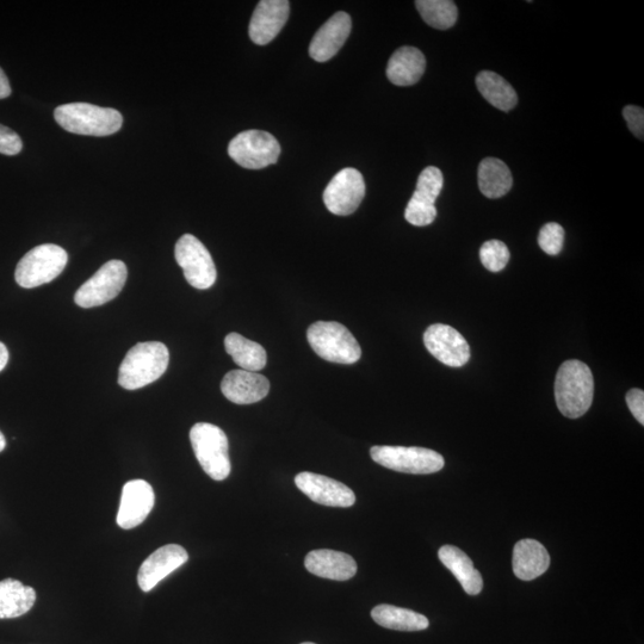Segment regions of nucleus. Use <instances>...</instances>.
I'll return each instance as SVG.
<instances>
[{
    "label": "nucleus",
    "instance_id": "nucleus-2",
    "mask_svg": "<svg viewBox=\"0 0 644 644\" xmlns=\"http://www.w3.org/2000/svg\"><path fill=\"white\" fill-rule=\"evenodd\" d=\"M170 354L160 342L139 343L127 352L119 370V385L127 390L156 382L169 367Z\"/></svg>",
    "mask_w": 644,
    "mask_h": 644
},
{
    "label": "nucleus",
    "instance_id": "nucleus-20",
    "mask_svg": "<svg viewBox=\"0 0 644 644\" xmlns=\"http://www.w3.org/2000/svg\"><path fill=\"white\" fill-rule=\"evenodd\" d=\"M512 565L518 579L531 581L548 571L550 556L540 542L526 538L516 544Z\"/></svg>",
    "mask_w": 644,
    "mask_h": 644
},
{
    "label": "nucleus",
    "instance_id": "nucleus-11",
    "mask_svg": "<svg viewBox=\"0 0 644 644\" xmlns=\"http://www.w3.org/2000/svg\"><path fill=\"white\" fill-rule=\"evenodd\" d=\"M365 196L362 173L356 169H344L333 177L324 193L325 206L338 216L355 213Z\"/></svg>",
    "mask_w": 644,
    "mask_h": 644
},
{
    "label": "nucleus",
    "instance_id": "nucleus-39",
    "mask_svg": "<svg viewBox=\"0 0 644 644\" xmlns=\"http://www.w3.org/2000/svg\"><path fill=\"white\" fill-rule=\"evenodd\" d=\"M301 644H315V643H312V642H305V643H301Z\"/></svg>",
    "mask_w": 644,
    "mask_h": 644
},
{
    "label": "nucleus",
    "instance_id": "nucleus-35",
    "mask_svg": "<svg viewBox=\"0 0 644 644\" xmlns=\"http://www.w3.org/2000/svg\"><path fill=\"white\" fill-rule=\"evenodd\" d=\"M627 405L633 416L644 425V392L641 389H631L627 394Z\"/></svg>",
    "mask_w": 644,
    "mask_h": 644
},
{
    "label": "nucleus",
    "instance_id": "nucleus-30",
    "mask_svg": "<svg viewBox=\"0 0 644 644\" xmlns=\"http://www.w3.org/2000/svg\"><path fill=\"white\" fill-rule=\"evenodd\" d=\"M480 259L488 271L500 272L506 268L510 260V251L503 241L491 240L483 244L480 250Z\"/></svg>",
    "mask_w": 644,
    "mask_h": 644
},
{
    "label": "nucleus",
    "instance_id": "nucleus-22",
    "mask_svg": "<svg viewBox=\"0 0 644 644\" xmlns=\"http://www.w3.org/2000/svg\"><path fill=\"white\" fill-rule=\"evenodd\" d=\"M439 560L455 575L463 590L469 596H476L482 591L483 580L470 557L460 548L444 546L438 551Z\"/></svg>",
    "mask_w": 644,
    "mask_h": 644
},
{
    "label": "nucleus",
    "instance_id": "nucleus-3",
    "mask_svg": "<svg viewBox=\"0 0 644 644\" xmlns=\"http://www.w3.org/2000/svg\"><path fill=\"white\" fill-rule=\"evenodd\" d=\"M55 121L67 132L79 135L108 136L119 132L123 117L119 111L89 103L60 105L54 111Z\"/></svg>",
    "mask_w": 644,
    "mask_h": 644
},
{
    "label": "nucleus",
    "instance_id": "nucleus-18",
    "mask_svg": "<svg viewBox=\"0 0 644 644\" xmlns=\"http://www.w3.org/2000/svg\"><path fill=\"white\" fill-rule=\"evenodd\" d=\"M222 394L237 405H251L268 396L270 382L265 376L246 370H233L221 382Z\"/></svg>",
    "mask_w": 644,
    "mask_h": 644
},
{
    "label": "nucleus",
    "instance_id": "nucleus-12",
    "mask_svg": "<svg viewBox=\"0 0 644 644\" xmlns=\"http://www.w3.org/2000/svg\"><path fill=\"white\" fill-rule=\"evenodd\" d=\"M424 344L433 357L448 367L461 368L469 362V344L462 334L451 326H430L424 334Z\"/></svg>",
    "mask_w": 644,
    "mask_h": 644
},
{
    "label": "nucleus",
    "instance_id": "nucleus-13",
    "mask_svg": "<svg viewBox=\"0 0 644 644\" xmlns=\"http://www.w3.org/2000/svg\"><path fill=\"white\" fill-rule=\"evenodd\" d=\"M297 488L319 505L331 507H351L356 503V495L344 483L327 476L303 472L295 478Z\"/></svg>",
    "mask_w": 644,
    "mask_h": 644
},
{
    "label": "nucleus",
    "instance_id": "nucleus-17",
    "mask_svg": "<svg viewBox=\"0 0 644 644\" xmlns=\"http://www.w3.org/2000/svg\"><path fill=\"white\" fill-rule=\"evenodd\" d=\"M352 29L351 17L346 12H337L313 37L309 55L318 63L332 59L349 39Z\"/></svg>",
    "mask_w": 644,
    "mask_h": 644
},
{
    "label": "nucleus",
    "instance_id": "nucleus-23",
    "mask_svg": "<svg viewBox=\"0 0 644 644\" xmlns=\"http://www.w3.org/2000/svg\"><path fill=\"white\" fill-rule=\"evenodd\" d=\"M36 602L33 587L15 579L0 581V619L17 618L32 610Z\"/></svg>",
    "mask_w": 644,
    "mask_h": 644
},
{
    "label": "nucleus",
    "instance_id": "nucleus-4",
    "mask_svg": "<svg viewBox=\"0 0 644 644\" xmlns=\"http://www.w3.org/2000/svg\"><path fill=\"white\" fill-rule=\"evenodd\" d=\"M309 345L315 354L327 362L354 364L362 357L354 334L336 321H318L307 331Z\"/></svg>",
    "mask_w": 644,
    "mask_h": 644
},
{
    "label": "nucleus",
    "instance_id": "nucleus-5",
    "mask_svg": "<svg viewBox=\"0 0 644 644\" xmlns=\"http://www.w3.org/2000/svg\"><path fill=\"white\" fill-rule=\"evenodd\" d=\"M190 442L204 473L215 481L228 478L232 469L228 455V438L220 427L198 423L190 431Z\"/></svg>",
    "mask_w": 644,
    "mask_h": 644
},
{
    "label": "nucleus",
    "instance_id": "nucleus-34",
    "mask_svg": "<svg viewBox=\"0 0 644 644\" xmlns=\"http://www.w3.org/2000/svg\"><path fill=\"white\" fill-rule=\"evenodd\" d=\"M623 116L625 121L628 123L630 132L633 133L636 138L643 140L644 136V111L640 107H635V105H628L623 110Z\"/></svg>",
    "mask_w": 644,
    "mask_h": 644
},
{
    "label": "nucleus",
    "instance_id": "nucleus-31",
    "mask_svg": "<svg viewBox=\"0 0 644 644\" xmlns=\"http://www.w3.org/2000/svg\"><path fill=\"white\" fill-rule=\"evenodd\" d=\"M437 218V208L435 204L421 200L413 195L407 204L405 219L411 225L417 227L429 226Z\"/></svg>",
    "mask_w": 644,
    "mask_h": 644
},
{
    "label": "nucleus",
    "instance_id": "nucleus-1",
    "mask_svg": "<svg viewBox=\"0 0 644 644\" xmlns=\"http://www.w3.org/2000/svg\"><path fill=\"white\" fill-rule=\"evenodd\" d=\"M594 395L593 375L588 365L571 359L557 371L555 399L563 416L578 419L590 410Z\"/></svg>",
    "mask_w": 644,
    "mask_h": 644
},
{
    "label": "nucleus",
    "instance_id": "nucleus-38",
    "mask_svg": "<svg viewBox=\"0 0 644 644\" xmlns=\"http://www.w3.org/2000/svg\"><path fill=\"white\" fill-rule=\"evenodd\" d=\"M6 447L5 437L2 432H0V452H2Z\"/></svg>",
    "mask_w": 644,
    "mask_h": 644
},
{
    "label": "nucleus",
    "instance_id": "nucleus-10",
    "mask_svg": "<svg viewBox=\"0 0 644 644\" xmlns=\"http://www.w3.org/2000/svg\"><path fill=\"white\" fill-rule=\"evenodd\" d=\"M175 257L191 287L207 290L214 286L218 277L214 260L207 247L194 235L184 234L177 241Z\"/></svg>",
    "mask_w": 644,
    "mask_h": 644
},
{
    "label": "nucleus",
    "instance_id": "nucleus-27",
    "mask_svg": "<svg viewBox=\"0 0 644 644\" xmlns=\"http://www.w3.org/2000/svg\"><path fill=\"white\" fill-rule=\"evenodd\" d=\"M476 86L483 98L501 111H510L516 107L518 96L509 82L491 71H482L476 77Z\"/></svg>",
    "mask_w": 644,
    "mask_h": 644
},
{
    "label": "nucleus",
    "instance_id": "nucleus-14",
    "mask_svg": "<svg viewBox=\"0 0 644 644\" xmlns=\"http://www.w3.org/2000/svg\"><path fill=\"white\" fill-rule=\"evenodd\" d=\"M156 495L150 483L145 480H133L123 487L117 524L120 528L130 530L145 522L150 515Z\"/></svg>",
    "mask_w": 644,
    "mask_h": 644
},
{
    "label": "nucleus",
    "instance_id": "nucleus-6",
    "mask_svg": "<svg viewBox=\"0 0 644 644\" xmlns=\"http://www.w3.org/2000/svg\"><path fill=\"white\" fill-rule=\"evenodd\" d=\"M67 262L68 255L63 247L53 244L37 246L18 263L16 282L26 289L43 286L55 280L64 271Z\"/></svg>",
    "mask_w": 644,
    "mask_h": 644
},
{
    "label": "nucleus",
    "instance_id": "nucleus-36",
    "mask_svg": "<svg viewBox=\"0 0 644 644\" xmlns=\"http://www.w3.org/2000/svg\"><path fill=\"white\" fill-rule=\"evenodd\" d=\"M11 95V86L8 77L0 68V99L8 98Z\"/></svg>",
    "mask_w": 644,
    "mask_h": 644
},
{
    "label": "nucleus",
    "instance_id": "nucleus-7",
    "mask_svg": "<svg viewBox=\"0 0 644 644\" xmlns=\"http://www.w3.org/2000/svg\"><path fill=\"white\" fill-rule=\"evenodd\" d=\"M371 458L380 466L395 472L426 475L439 472L444 468V458L438 452L417 447H373Z\"/></svg>",
    "mask_w": 644,
    "mask_h": 644
},
{
    "label": "nucleus",
    "instance_id": "nucleus-33",
    "mask_svg": "<svg viewBox=\"0 0 644 644\" xmlns=\"http://www.w3.org/2000/svg\"><path fill=\"white\" fill-rule=\"evenodd\" d=\"M23 148V142L14 130L0 125V153L5 156H16Z\"/></svg>",
    "mask_w": 644,
    "mask_h": 644
},
{
    "label": "nucleus",
    "instance_id": "nucleus-9",
    "mask_svg": "<svg viewBox=\"0 0 644 644\" xmlns=\"http://www.w3.org/2000/svg\"><path fill=\"white\" fill-rule=\"evenodd\" d=\"M127 277L126 264L121 260H110L78 289L74 295V302L82 308L105 305L120 295Z\"/></svg>",
    "mask_w": 644,
    "mask_h": 644
},
{
    "label": "nucleus",
    "instance_id": "nucleus-16",
    "mask_svg": "<svg viewBox=\"0 0 644 644\" xmlns=\"http://www.w3.org/2000/svg\"><path fill=\"white\" fill-rule=\"evenodd\" d=\"M290 4L287 0H262L253 12L249 34L259 46L268 45L288 21Z\"/></svg>",
    "mask_w": 644,
    "mask_h": 644
},
{
    "label": "nucleus",
    "instance_id": "nucleus-19",
    "mask_svg": "<svg viewBox=\"0 0 644 644\" xmlns=\"http://www.w3.org/2000/svg\"><path fill=\"white\" fill-rule=\"evenodd\" d=\"M305 566L309 573L317 577L336 581L350 580L357 573L354 557L328 549L311 551L306 556Z\"/></svg>",
    "mask_w": 644,
    "mask_h": 644
},
{
    "label": "nucleus",
    "instance_id": "nucleus-25",
    "mask_svg": "<svg viewBox=\"0 0 644 644\" xmlns=\"http://www.w3.org/2000/svg\"><path fill=\"white\" fill-rule=\"evenodd\" d=\"M227 354L233 358L235 364L246 371L263 370L268 363V356L262 345L252 342L240 336L238 333H231L225 339Z\"/></svg>",
    "mask_w": 644,
    "mask_h": 644
},
{
    "label": "nucleus",
    "instance_id": "nucleus-24",
    "mask_svg": "<svg viewBox=\"0 0 644 644\" xmlns=\"http://www.w3.org/2000/svg\"><path fill=\"white\" fill-rule=\"evenodd\" d=\"M478 179L481 193L488 198L505 196L513 185L509 166L497 158H486L481 161Z\"/></svg>",
    "mask_w": 644,
    "mask_h": 644
},
{
    "label": "nucleus",
    "instance_id": "nucleus-32",
    "mask_svg": "<svg viewBox=\"0 0 644 644\" xmlns=\"http://www.w3.org/2000/svg\"><path fill=\"white\" fill-rule=\"evenodd\" d=\"M565 243V229L555 222L544 225L538 235V245L549 256H557Z\"/></svg>",
    "mask_w": 644,
    "mask_h": 644
},
{
    "label": "nucleus",
    "instance_id": "nucleus-29",
    "mask_svg": "<svg viewBox=\"0 0 644 644\" xmlns=\"http://www.w3.org/2000/svg\"><path fill=\"white\" fill-rule=\"evenodd\" d=\"M443 185L444 177L442 171L438 167L429 166L420 173L417 189L413 195L421 198V200L435 204L438 196L442 193Z\"/></svg>",
    "mask_w": 644,
    "mask_h": 644
},
{
    "label": "nucleus",
    "instance_id": "nucleus-28",
    "mask_svg": "<svg viewBox=\"0 0 644 644\" xmlns=\"http://www.w3.org/2000/svg\"><path fill=\"white\" fill-rule=\"evenodd\" d=\"M417 9L430 27L447 30L455 26L458 10L451 0H418Z\"/></svg>",
    "mask_w": 644,
    "mask_h": 644
},
{
    "label": "nucleus",
    "instance_id": "nucleus-37",
    "mask_svg": "<svg viewBox=\"0 0 644 644\" xmlns=\"http://www.w3.org/2000/svg\"><path fill=\"white\" fill-rule=\"evenodd\" d=\"M9 361V352L3 343H0V371H2Z\"/></svg>",
    "mask_w": 644,
    "mask_h": 644
},
{
    "label": "nucleus",
    "instance_id": "nucleus-26",
    "mask_svg": "<svg viewBox=\"0 0 644 644\" xmlns=\"http://www.w3.org/2000/svg\"><path fill=\"white\" fill-rule=\"evenodd\" d=\"M371 617L381 627L398 631H421L429 628L426 616L398 606L382 604L371 611Z\"/></svg>",
    "mask_w": 644,
    "mask_h": 644
},
{
    "label": "nucleus",
    "instance_id": "nucleus-8",
    "mask_svg": "<svg viewBox=\"0 0 644 644\" xmlns=\"http://www.w3.org/2000/svg\"><path fill=\"white\" fill-rule=\"evenodd\" d=\"M235 163L249 170H260L277 163L281 146L274 135L263 130H247L235 136L228 146Z\"/></svg>",
    "mask_w": 644,
    "mask_h": 644
},
{
    "label": "nucleus",
    "instance_id": "nucleus-15",
    "mask_svg": "<svg viewBox=\"0 0 644 644\" xmlns=\"http://www.w3.org/2000/svg\"><path fill=\"white\" fill-rule=\"evenodd\" d=\"M189 560L187 550L178 544L161 547L142 563L138 584L142 591L150 592L159 582L183 566Z\"/></svg>",
    "mask_w": 644,
    "mask_h": 644
},
{
    "label": "nucleus",
    "instance_id": "nucleus-21",
    "mask_svg": "<svg viewBox=\"0 0 644 644\" xmlns=\"http://www.w3.org/2000/svg\"><path fill=\"white\" fill-rule=\"evenodd\" d=\"M426 68L424 54L414 47H401L389 59L387 77L398 86L417 84Z\"/></svg>",
    "mask_w": 644,
    "mask_h": 644
}]
</instances>
